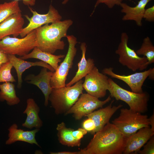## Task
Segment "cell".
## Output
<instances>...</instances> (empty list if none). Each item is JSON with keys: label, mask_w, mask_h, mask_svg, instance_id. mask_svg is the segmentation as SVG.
<instances>
[{"label": "cell", "mask_w": 154, "mask_h": 154, "mask_svg": "<svg viewBox=\"0 0 154 154\" xmlns=\"http://www.w3.org/2000/svg\"><path fill=\"white\" fill-rule=\"evenodd\" d=\"M127 137L112 123H107L96 132L86 147L79 154H122L125 149Z\"/></svg>", "instance_id": "obj_1"}, {"label": "cell", "mask_w": 154, "mask_h": 154, "mask_svg": "<svg viewBox=\"0 0 154 154\" xmlns=\"http://www.w3.org/2000/svg\"><path fill=\"white\" fill-rule=\"evenodd\" d=\"M73 23L70 19L46 24L36 29V47L42 51L54 54L58 50L64 49L62 38L67 36V32Z\"/></svg>", "instance_id": "obj_2"}, {"label": "cell", "mask_w": 154, "mask_h": 154, "mask_svg": "<svg viewBox=\"0 0 154 154\" xmlns=\"http://www.w3.org/2000/svg\"><path fill=\"white\" fill-rule=\"evenodd\" d=\"M83 81L81 80L73 85L52 88L48 101L56 115L65 114L83 93Z\"/></svg>", "instance_id": "obj_3"}, {"label": "cell", "mask_w": 154, "mask_h": 154, "mask_svg": "<svg viewBox=\"0 0 154 154\" xmlns=\"http://www.w3.org/2000/svg\"><path fill=\"white\" fill-rule=\"evenodd\" d=\"M108 90L111 97L125 102L129 109L135 112L143 113L148 110L149 95L146 92L136 93L126 90L120 86L111 78H108Z\"/></svg>", "instance_id": "obj_4"}, {"label": "cell", "mask_w": 154, "mask_h": 154, "mask_svg": "<svg viewBox=\"0 0 154 154\" xmlns=\"http://www.w3.org/2000/svg\"><path fill=\"white\" fill-rule=\"evenodd\" d=\"M112 122L127 137L142 128L150 127L147 115L126 108L121 109L119 116Z\"/></svg>", "instance_id": "obj_5"}, {"label": "cell", "mask_w": 154, "mask_h": 154, "mask_svg": "<svg viewBox=\"0 0 154 154\" xmlns=\"http://www.w3.org/2000/svg\"><path fill=\"white\" fill-rule=\"evenodd\" d=\"M37 46L36 29L21 38L8 36L0 40V50L7 55L23 56Z\"/></svg>", "instance_id": "obj_6"}, {"label": "cell", "mask_w": 154, "mask_h": 154, "mask_svg": "<svg viewBox=\"0 0 154 154\" xmlns=\"http://www.w3.org/2000/svg\"><path fill=\"white\" fill-rule=\"evenodd\" d=\"M68 43V48L63 61L53 72L50 81L52 88H57L66 86V81L69 71L73 65V60L77 49L76 45L78 42L76 38L73 35L66 37Z\"/></svg>", "instance_id": "obj_7"}, {"label": "cell", "mask_w": 154, "mask_h": 154, "mask_svg": "<svg viewBox=\"0 0 154 154\" xmlns=\"http://www.w3.org/2000/svg\"><path fill=\"white\" fill-rule=\"evenodd\" d=\"M129 36L125 32L121 35L120 41L115 51L119 56L118 61L123 66H126L133 72L137 70H143V66L147 61L146 57H140L134 50L128 46Z\"/></svg>", "instance_id": "obj_8"}, {"label": "cell", "mask_w": 154, "mask_h": 154, "mask_svg": "<svg viewBox=\"0 0 154 154\" xmlns=\"http://www.w3.org/2000/svg\"><path fill=\"white\" fill-rule=\"evenodd\" d=\"M111 100L110 95L105 100L101 101L87 93H83L65 115L72 114L75 119L79 120L95 110L102 108Z\"/></svg>", "instance_id": "obj_9"}, {"label": "cell", "mask_w": 154, "mask_h": 154, "mask_svg": "<svg viewBox=\"0 0 154 154\" xmlns=\"http://www.w3.org/2000/svg\"><path fill=\"white\" fill-rule=\"evenodd\" d=\"M28 8L33 15L30 17L27 15H24L29 23L22 29L19 35L21 38L24 37L33 31L44 25L60 21L62 18L58 11L52 4L50 5L48 11L46 14H40L30 6H28Z\"/></svg>", "instance_id": "obj_10"}, {"label": "cell", "mask_w": 154, "mask_h": 154, "mask_svg": "<svg viewBox=\"0 0 154 154\" xmlns=\"http://www.w3.org/2000/svg\"><path fill=\"white\" fill-rule=\"evenodd\" d=\"M83 87L87 93L98 98L105 97L108 86V78L94 66L85 77Z\"/></svg>", "instance_id": "obj_11"}, {"label": "cell", "mask_w": 154, "mask_h": 154, "mask_svg": "<svg viewBox=\"0 0 154 154\" xmlns=\"http://www.w3.org/2000/svg\"><path fill=\"white\" fill-rule=\"evenodd\" d=\"M113 68L110 67L104 68L102 70L104 74L111 77L120 80L125 83L130 88L131 91L136 93L143 92L142 87L147 78L154 71V68L141 72H136L128 75L117 74L113 71Z\"/></svg>", "instance_id": "obj_12"}, {"label": "cell", "mask_w": 154, "mask_h": 154, "mask_svg": "<svg viewBox=\"0 0 154 154\" xmlns=\"http://www.w3.org/2000/svg\"><path fill=\"white\" fill-rule=\"evenodd\" d=\"M154 135L150 127L142 128L127 138L124 154L138 153L144 145Z\"/></svg>", "instance_id": "obj_13"}, {"label": "cell", "mask_w": 154, "mask_h": 154, "mask_svg": "<svg viewBox=\"0 0 154 154\" xmlns=\"http://www.w3.org/2000/svg\"><path fill=\"white\" fill-rule=\"evenodd\" d=\"M48 70L43 67L38 75L29 74L25 79L27 83L35 85L41 90L44 96V105L46 106L48 105L49 97L52 89L50 81L53 72L48 71Z\"/></svg>", "instance_id": "obj_14"}, {"label": "cell", "mask_w": 154, "mask_h": 154, "mask_svg": "<svg viewBox=\"0 0 154 154\" xmlns=\"http://www.w3.org/2000/svg\"><path fill=\"white\" fill-rule=\"evenodd\" d=\"M25 24L21 12L11 15L0 23V40L11 35L17 37L21 32Z\"/></svg>", "instance_id": "obj_15"}, {"label": "cell", "mask_w": 154, "mask_h": 154, "mask_svg": "<svg viewBox=\"0 0 154 154\" xmlns=\"http://www.w3.org/2000/svg\"><path fill=\"white\" fill-rule=\"evenodd\" d=\"M114 101V100L112 101L110 105L105 108H102L85 116L93 121L95 126V133L109 122L110 118L114 114L123 106L121 104L112 106Z\"/></svg>", "instance_id": "obj_16"}, {"label": "cell", "mask_w": 154, "mask_h": 154, "mask_svg": "<svg viewBox=\"0 0 154 154\" xmlns=\"http://www.w3.org/2000/svg\"><path fill=\"white\" fill-rule=\"evenodd\" d=\"M39 129L30 131H25L18 128L17 125L13 124L8 128V139L6 141L5 144L9 145L17 141H21L31 144H35L39 146L35 139L36 133Z\"/></svg>", "instance_id": "obj_17"}, {"label": "cell", "mask_w": 154, "mask_h": 154, "mask_svg": "<svg viewBox=\"0 0 154 154\" xmlns=\"http://www.w3.org/2000/svg\"><path fill=\"white\" fill-rule=\"evenodd\" d=\"M8 57L9 61L16 71L18 79L17 87L19 89L21 88L22 86L23 73L26 70L32 66H41L46 68L53 72L55 71L50 66L42 61L35 62H28L19 58H17L15 55H8Z\"/></svg>", "instance_id": "obj_18"}, {"label": "cell", "mask_w": 154, "mask_h": 154, "mask_svg": "<svg viewBox=\"0 0 154 154\" xmlns=\"http://www.w3.org/2000/svg\"><path fill=\"white\" fill-rule=\"evenodd\" d=\"M151 0H140L134 7H131L126 3H122L120 5L121 8V11L125 14L122 18V20L133 21L135 22L138 26H142L145 7L147 4Z\"/></svg>", "instance_id": "obj_19"}, {"label": "cell", "mask_w": 154, "mask_h": 154, "mask_svg": "<svg viewBox=\"0 0 154 154\" xmlns=\"http://www.w3.org/2000/svg\"><path fill=\"white\" fill-rule=\"evenodd\" d=\"M40 108L34 100L31 98L27 99V106L23 113L27 117L22 126L29 129L33 128L39 129L43 125V122L39 116Z\"/></svg>", "instance_id": "obj_20"}, {"label": "cell", "mask_w": 154, "mask_h": 154, "mask_svg": "<svg viewBox=\"0 0 154 154\" xmlns=\"http://www.w3.org/2000/svg\"><path fill=\"white\" fill-rule=\"evenodd\" d=\"M80 48L82 52V57L78 64V70L74 77L66 84V86H71L82 80L91 72L95 66L93 59L89 58L86 59V58L87 48L86 43L85 42H82L80 46Z\"/></svg>", "instance_id": "obj_21"}, {"label": "cell", "mask_w": 154, "mask_h": 154, "mask_svg": "<svg viewBox=\"0 0 154 154\" xmlns=\"http://www.w3.org/2000/svg\"><path fill=\"white\" fill-rule=\"evenodd\" d=\"M65 56L64 54L55 55L45 52L36 47L31 52L19 58L23 60L32 58L40 60L49 65L55 70L61 61V59L64 58Z\"/></svg>", "instance_id": "obj_22"}, {"label": "cell", "mask_w": 154, "mask_h": 154, "mask_svg": "<svg viewBox=\"0 0 154 154\" xmlns=\"http://www.w3.org/2000/svg\"><path fill=\"white\" fill-rule=\"evenodd\" d=\"M56 129L58 140L61 144L70 147L80 146L81 140L76 139L72 135V131L74 129L67 127L64 122L58 123Z\"/></svg>", "instance_id": "obj_23"}, {"label": "cell", "mask_w": 154, "mask_h": 154, "mask_svg": "<svg viewBox=\"0 0 154 154\" xmlns=\"http://www.w3.org/2000/svg\"><path fill=\"white\" fill-rule=\"evenodd\" d=\"M0 101H6L10 106L20 103V99L16 94L15 85L12 82H6L0 84Z\"/></svg>", "instance_id": "obj_24"}, {"label": "cell", "mask_w": 154, "mask_h": 154, "mask_svg": "<svg viewBox=\"0 0 154 154\" xmlns=\"http://www.w3.org/2000/svg\"><path fill=\"white\" fill-rule=\"evenodd\" d=\"M135 52L138 55H143L147 59V61L143 66L144 70L154 63V46L149 37L144 38L140 48Z\"/></svg>", "instance_id": "obj_25"}, {"label": "cell", "mask_w": 154, "mask_h": 154, "mask_svg": "<svg viewBox=\"0 0 154 154\" xmlns=\"http://www.w3.org/2000/svg\"><path fill=\"white\" fill-rule=\"evenodd\" d=\"M21 12L18 1L13 0L0 4V23L11 15Z\"/></svg>", "instance_id": "obj_26"}, {"label": "cell", "mask_w": 154, "mask_h": 154, "mask_svg": "<svg viewBox=\"0 0 154 154\" xmlns=\"http://www.w3.org/2000/svg\"><path fill=\"white\" fill-rule=\"evenodd\" d=\"M13 66L9 61L3 64L0 68V84L1 82H13L16 80L11 74Z\"/></svg>", "instance_id": "obj_27"}, {"label": "cell", "mask_w": 154, "mask_h": 154, "mask_svg": "<svg viewBox=\"0 0 154 154\" xmlns=\"http://www.w3.org/2000/svg\"><path fill=\"white\" fill-rule=\"evenodd\" d=\"M143 146V149L140 150L138 153L140 154H154V136L153 135Z\"/></svg>", "instance_id": "obj_28"}, {"label": "cell", "mask_w": 154, "mask_h": 154, "mask_svg": "<svg viewBox=\"0 0 154 154\" xmlns=\"http://www.w3.org/2000/svg\"><path fill=\"white\" fill-rule=\"evenodd\" d=\"M123 0H97L94 6V10L92 15L94 13V10L97 6L101 3L106 5L110 9L112 8L116 5L120 6Z\"/></svg>", "instance_id": "obj_29"}, {"label": "cell", "mask_w": 154, "mask_h": 154, "mask_svg": "<svg viewBox=\"0 0 154 154\" xmlns=\"http://www.w3.org/2000/svg\"><path fill=\"white\" fill-rule=\"evenodd\" d=\"M82 128L85 129L88 132L94 134L95 126L92 120L88 117L84 120L82 123Z\"/></svg>", "instance_id": "obj_30"}, {"label": "cell", "mask_w": 154, "mask_h": 154, "mask_svg": "<svg viewBox=\"0 0 154 154\" xmlns=\"http://www.w3.org/2000/svg\"><path fill=\"white\" fill-rule=\"evenodd\" d=\"M143 18L149 22L154 21V5L147 9H145Z\"/></svg>", "instance_id": "obj_31"}, {"label": "cell", "mask_w": 154, "mask_h": 154, "mask_svg": "<svg viewBox=\"0 0 154 154\" xmlns=\"http://www.w3.org/2000/svg\"><path fill=\"white\" fill-rule=\"evenodd\" d=\"M87 131L82 128H79L78 129L72 131V134L76 139L78 140H81L84 136L87 134Z\"/></svg>", "instance_id": "obj_32"}, {"label": "cell", "mask_w": 154, "mask_h": 154, "mask_svg": "<svg viewBox=\"0 0 154 154\" xmlns=\"http://www.w3.org/2000/svg\"><path fill=\"white\" fill-rule=\"evenodd\" d=\"M9 61L8 55L0 50V68L3 64Z\"/></svg>", "instance_id": "obj_33"}, {"label": "cell", "mask_w": 154, "mask_h": 154, "mask_svg": "<svg viewBox=\"0 0 154 154\" xmlns=\"http://www.w3.org/2000/svg\"><path fill=\"white\" fill-rule=\"evenodd\" d=\"M19 1H22L23 3L25 5L28 6H34L36 3V0H13Z\"/></svg>", "instance_id": "obj_34"}, {"label": "cell", "mask_w": 154, "mask_h": 154, "mask_svg": "<svg viewBox=\"0 0 154 154\" xmlns=\"http://www.w3.org/2000/svg\"><path fill=\"white\" fill-rule=\"evenodd\" d=\"M51 154H79V152H71L69 151H62L58 152H50Z\"/></svg>", "instance_id": "obj_35"}, {"label": "cell", "mask_w": 154, "mask_h": 154, "mask_svg": "<svg viewBox=\"0 0 154 154\" xmlns=\"http://www.w3.org/2000/svg\"><path fill=\"white\" fill-rule=\"evenodd\" d=\"M149 125H151V128L154 132V113L149 118Z\"/></svg>", "instance_id": "obj_36"}, {"label": "cell", "mask_w": 154, "mask_h": 154, "mask_svg": "<svg viewBox=\"0 0 154 154\" xmlns=\"http://www.w3.org/2000/svg\"><path fill=\"white\" fill-rule=\"evenodd\" d=\"M69 0H64L62 2V3L63 4H66L67 2L69 1Z\"/></svg>", "instance_id": "obj_37"}]
</instances>
